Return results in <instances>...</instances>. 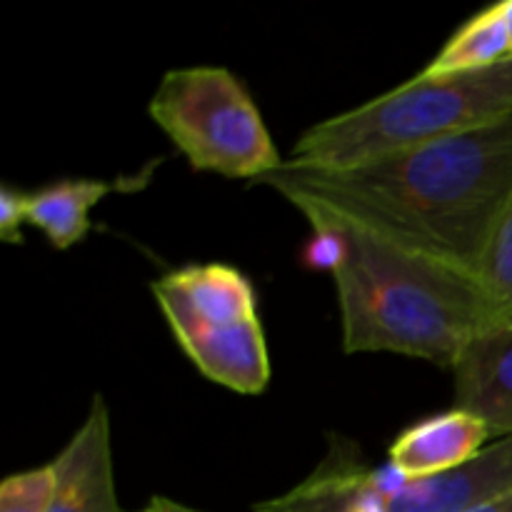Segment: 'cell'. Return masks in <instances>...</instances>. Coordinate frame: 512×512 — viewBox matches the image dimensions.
<instances>
[{
	"label": "cell",
	"instance_id": "8fae6325",
	"mask_svg": "<svg viewBox=\"0 0 512 512\" xmlns=\"http://www.w3.org/2000/svg\"><path fill=\"white\" fill-rule=\"evenodd\" d=\"M488 440L493 438L485 423L453 408L403 430L390 445L388 463H393L405 478H430L468 463L488 445Z\"/></svg>",
	"mask_w": 512,
	"mask_h": 512
},
{
	"label": "cell",
	"instance_id": "2e32d148",
	"mask_svg": "<svg viewBox=\"0 0 512 512\" xmlns=\"http://www.w3.org/2000/svg\"><path fill=\"white\" fill-rule=\"evenodd\" d=\"M25 200H28V193H20L10 185L0 190V240H5V243H23L20 228H23V223H28Z\"/></svg>",
	"mask_w": 512,
	"mask_h": 512
},
{
	"label": "cell",
	"instance_id": "ac0fdd59",
	"mask_svg": "<svg viewBox=\"0 0 512 512\" xmlns=\"http://www.w3.org/2000/svg\"><path fill=\"white\" fill-rule=\"evenodd\" d=\"M470 512H512V493L505 495V498L493 500V503L483 505V508H475Z\"/></svg>",
	"mask_w": 512,
	"mask_h": 512
},
{
	"label": "cell",
	"instance_id": "5b68a950",
	"mask_svg": "<svg viewBox=\"0 0 512 512\" xmlns=\"http://www.w3.org/2000/svg\"><path fill=\"white\" fill-rule=\"evenodd\" d=\"M165 320L190 363L208 380L240 395H260L270 383V355L263 323H203L165 308Z\"/></svg>",
	"mask_w": 512,
	"mask_h": 512
},
{
	"label": "cell",
	"instance_id": "30bf717a",
	"mask_svg": "<svg viewBox=\"0 0 512 512\" xmlns=\"http://www.w3.org/2000/svg\"><path fill=\"white\" fill-rule=\"evenodd\" d=\"M160 310L173 308L203 323H248L258 320L253 283L230 265H188L153 283Z\"/></svg>",
	"mask_w": 512,
	"mask_h": 512
},
{
	"label": "cell",
	"instance_id": "3957f363",
	"mask_svg": "<svg viewBox=\"0 0 512 512\" xmlns=\"http://www.w3.org/2000/svg\"><path fill=\"white\" fill-rule=\"evenodd\" d=\"M508 115L512 60L473 73H420L380 98L315 123L295 140L288 160L308 168H350Z\"/></svg>",
	"mask_w": 512,
	"mask_h": 512
},
{
	"label": "cell",
	"instance_id": "277c9868",
	"mask_svg": "<svg viewBox=\"0 0 512 512\" xmlns=\"http://www.w3.org/2000/svg\"><path fill=\"white\" fill-rule=\"evenodd\" d=\"M148 110L195 170L260 183L285 163L248 88L228 68L168 70Z\"/></svg>",
	"mask_w": 512,
	"mask_h": 512
},
{
	"label": "cell",
	"instance_id": "7c38bea8",
	"mask_svg": "<svg viewBox=\"0 0 512 512\" xmlns=\"http://www.w3.org/2000/svg\"><path fill=\"white\" fill-rule=\"evenodd\" d=\"M115 188V183L95 178L58 180L38 193H28L25 218L28 225L38 228L50 240L53 248L65 250L88 235L90 210Z\"/></svg>",
	"mask_w": 512,
	"mask_h": 512
},
{
	"label": "cell",
	"instance_id": "7a4b0ae2",
	"mask_svg": "<svg viewBox=\"0 0 512 512\" xmlns=\"http://www.w3.org/2000/svg\"><path fill=\"white\" fill-rule=\"evenodd\" d=\"M338 238L333 265L345 353H395L453 368L490 328L473 273L383 243L338 220L310 218Z\"/></svg>",
	"mask_w": 512,
	"mask_h": 512
},
{
	"label": "cell",
	"instance_id": "5bb4252c",
	"mask_svg": "<svg viewBox=\"0 0 512 512\" xmlns=\"http://www.w3.org/2000/svg\"><path fill=\"white\" fill-rule=\"evenodd\" d=\"M493 325H512V203L495 225L475 270Z\"/></svg>",
	"mask_w": 512,
	"mask_h": 512
},
{
	"label": "cell",
	"instance_id": "ffe728a7",
	"mask_svg": "<svg viewBox=\"0 0 512 512\" xmlns=\"http://www.w3.org/2000/svg\"><path fill=\"white\" fill-rule=\"evenodd\" d=\"M140 512H160L158 508H155V505L153 503H148V508H145V510H140Z\"/></svg>",
	"mask_w": 512,
	"mask_h": 512
},
{
	"label": "cell",
	"instance_id": "9a60e30c",
	"mask_svg": "<svg viewBox=\"0 0 512 512\" xmlns=\"http://www.w3.org/2000/svg\"><path fill=\"white\" fill-rule=\"evenodd\" d=\"M53 493V465L8 475L0 485V512H48Z\"/></svg>",
	"mask_w": 512,
	"mask_h": 512
},
{
	"label": "cell",
	"instance_id": "e0dca14e",
	"mask_svg": "<svg viewBox=\"0 0 512 512\" xmlns=\"http://www.w3.org/2000/svg\"><path fill=\"white\" fill-rule=\"evenodd\" d=\"M150 503H153L160 512H203V510L188 508V505H183V503H175V500H170V498H160V495L158 498L150 500Z\"/></svg>",
	"mask_w": 512,
	"mask_h": 512
},
{
	"label": "cell",
	"instance_id": "4fadbf2b",
	"mask_svg": "<svg viewBox=\"0 0 512 512\" xmlns=\"http://www.w3.org/2000/svg\"><path fill=\"white\" fill-rule=\"evenodd\" d=\"M512 60L508 25L503 18V5H490L483 13L473 15L463 28L450 35L423 73L453 75L473 70L495 68Z\"/></svg>",
	"mask_w": 512,
	"mask_h": 512
},
{
	"label": "cell",
	"instance_id": "9c48e42d",
	"mask_svg": "<svg viewBox=\"0 0 512 512\" xmlns=\"http://www.w3.org/2000/svg\"><path fill=\"white\" fill-rule=\"evenodd\" d=\"M255 512H390V508L375 468H368L358 450L340 440L313 475L290 493L258 503Z\"/></svg>",
	"mask_w": 512,
	"mask_h": 512
},
{
	"label": "cell",
	"instance_id": "d6986e66",
	"mask_svg": "<svg viewBox=\"0 0 512 512\" xmlns=\"http://www.w3.org/2000/svg\"><path fill=\"white\" fill-rule=\"evenodd\" d=\"M503 5V18H505V25H508V38H510V55H512V0H505Z\"/></svg>",
	"mask_w": 512,
	"mask_h": 512
},
{
	"label": "cell",
	"instance_id": "52a82bcc",
	"mask_svg": "<svg viewBox=\"0 0 512 512\" xmlns=\"http://www.w3.org/2000/svg\"><path fill=\"white\" fill-rule=\"evenodd\" d=\"M510 493L512 438H500L448 473L403 478L388 495V508L390 512H470Z\"/></svg>",
	"mask_w": 512,
	"mask_h": 512
},
{
	"label": "cell",
	"instance_id": "ba28073f",
	"mask_svg": "<svg viewBox=\"0 0 512 512\" xmlns=\"http://www.w3.org/2000/svg\"><path fill=\"white\" fill-rule=\"evenodd\" d=\"M453 373L455 408L485 423L490 438H512V325L480 330Z\"/></svg>",
	"mask_w": 512,
	"mask_h": 512
},
{
	"label": "cell",
	"instance_id": "6da1fadb",
	"mask_svg": "<svg viewBox=\"0 0 512 512\" xmlns=\"http://www.w3.org/2000/svg\"><path fill=\"white\" fill-rule=\"evenodd\" d=\"M260 185L308 220H338L475 275L512 203V115L350 168L285 160Z\"/></svg>",
	"mask_w": 512,
	"mask_h": 512
},
{
	"label": "cell",
	"instance_id": "8992f818",
	"mask_svg": "<svg viewBox=\"0 0 512 512\" xmlns=\"http://www.w3.org/2000/svg\"><path fill=\"white\" fill-rule=\"evenodd\" d=\"M50 465L55 493L48 512H123L115 490L113 435L103 395H95L83 425Z\"/></svg>",
	"mask_w": 512,
	"mask_h": 512
}]
</instances>
